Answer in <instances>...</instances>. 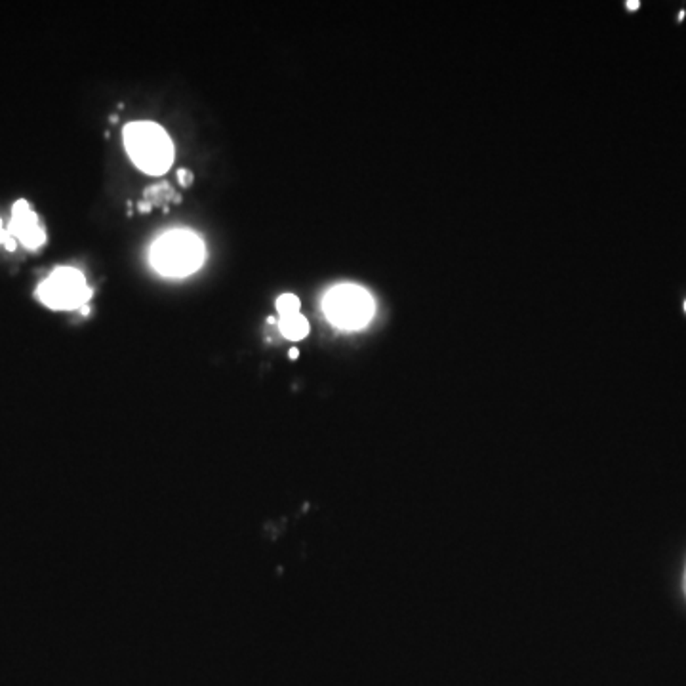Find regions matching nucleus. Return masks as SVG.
<instances>
[{
	"instance_id": "nucleus-10",
	"label": "nucleus",
	"mask_w": 686,
	"mask_h": 686,
	"mask_svg": "<svg viewBox=\"0 0 686 686\" xmlns=\"http://www.w3.org/2000/svg\"><path fill=\"white\" fill-rule=\"evenodd\" d=\"M10 237H12V235L8 233L6 229H4V225H2V220H0V242H2V245H6V240L10 239Z\"/></svg>"
},
{
	"instance_id": "nucleus-6",
	"label": "nucleus",
	"mask_w": 686,
	"mask_h": 686,
	"mask_svg": "<svg viewBox=\"0 0 686 686\" xmlns=\"http://www.w3.org/2000/svg\"><path fill=\"white\" fill-rule=\"evenodd\" d=\"M279 328H281L284 338H288V340H292V341H299L309 334V321H307L304 315H299V313H296V315L281 316V321H279Z\"/></svg>"
},
{
	"instance_id": "nucleus-7",
	"label": "nucleus",
	"mask_w": 686,
	"mask_h": 686,
	"mask_svg": "<svg viewBox=\"0 0 686 686\" xmlns=\"http://www.w3.org/2000/svg\"><path fill=\"white\" fill-rule=\"evenodd\" d=\"M299 307H301L299 298L294 296V294H282L281 298L277 299V311L281 313V316L296 315V313H299Z\"/></svg>"
},
{
	"instance_id": "nucleus-5",
	"label": "nucleus",
	"mask_w": 686,
	"mask_h": 686,
	"mask_svg": "<svg viewBox=\"0 0 686 686\" xmlns=\"http://www.w3.org/2000/svg\"><path fill=\"white\" fill-rule=\"evenodd\" d=\"M8 233L16 237L29 250H36L46 242V231L42 229L38 215L31 210V204L27 200H18L14 204Z\"/></svg>"
},
{
	"instance_id": "nucleus-2",
	"label": "nucleus",
	"mask_w": 686,
	"mask_h": 686,
	"mask_svg": "<svg viewBox=\"0 0 686 686\" xmlns=\"http://www.w3.org/2000/svg\"><path fill=\"white\" fill-rule=\"evenodd\" d=\"M203 262V240L191 231H170L151 246V263L164 277H187Z\"/></svg>"
},
{
	"instance_id": "nucleus-11",
	"label": "nucleus",
	"mask_w": 686,
	"mask_h": 686,
	"mask_svg": "<svg viewBox=\"0 0 686 686\" xmlns=\"http://www.w3.org/2000/svg\"><path fill=\"white\" fill-rule=\"evenodd\" d=\"M638 6H641V2H638V0H631V2H626V8H627V10H631V12H635V10H638Z\"/></svg>"
},
{
	"instance_id": "nucleus-8",
	"label": "nucleus",
	"mask_w": 686,
	"mask_h": 686,
	"mask_svg": "<svg viewBox=\"0 0 686 686\" xmlns=\"http://www.w3.org/2000/svg\"><path fill=\"white\" fill-rule=\"evenodd\" d=\"M145 197H147V198L153 197V200H151V206H153V203L162 204V203H166V198L172 197V189H170V186H168V183H161V186L149 187V189H147V193H145Z\"/></svg>"
},
{
	"instance_id": "nucleus-13",
	"label": "nucleus",
	"mask_w": 686,
	"mask_h": 686,
	"mask_svg": "<svg viewBox=\"0 0 686 686\" xmlns=\"http://www.w3.org/2000/svg\"><path fill=\"white\" fill-rule=\"evenodd\" d=\"M151 208H153V206H151V203H147V200L139 203V212H149Z\"/></svg>"
},
{
	"instance_id": "nucleus-14",
	"label": "nucleus",
	"mask_w": 686,
	"mask_h": 686,
	"mask_svg": "<svg viewBox=\"0 0 686 686\" xmlns=\"http://www.w3.org/2000/svg\"><path fill=\"white\" fill-rule=\"evenodd\" d=\"M288 355H290V358H292V360H296V358L299 357V351H298V349H290V353H288Z\"/></svg>"
},
{
	"instance_id": "nucleus-12",
	"label": "nucleus",
	"mask_w": 686,
	"mask_h": 686,
	"mask_svg": "<svg viewBox=\"0 0 686 686\" xmlns=\"http://www.w3.org/2000/svg\"><path fill=\"white\" fill-rule=\"evenodd\" d=\"M4 246H6V250H8V252H14V250H16V240H14V237H10V239L6 240V245H4Z\"/></svg>"
},
{
	"instance_id": "nucleus-15",
	"label": "nucleus",
	"mask_w": 686,
	"mask_h": 686,
	"mask_svg": "<svg viewBox=\"0 0 686 686\" xmlns=\"http://www.w3.org/2000/svg\"><path fill=\"white\" fill-rule=\"evenodd\" d=\"M685 16H686V12H685V10H682V12L679 14V21H682V19H685Z\"/></svg>"
},
{
	"instance_id": "nucleus-9",
	"label": "nucleus",
	"mask_w": 686,
	"mask_h": 686,
	"mask_svg": "<svg viewBox=\"0 0 686 686\" xmlns=\"http://www.w3.org/2000/svg\"><path fill=\"white\" fill-rule=\"evenodd\" d=\"M178 179H179V183H181V186L189 187V186H191V181H193V173L189 172V170H179Z\"/></svg>"
},
{
	"instance_id": "nucleus-1",
	"label": "nucleus",
	"mask_w": 686,
	"mask_h": 686,
	"mask_svg": "<svg viewBox=\"0 0 686 686\" xmlns=\"http://www.w3.org/2000/svg\"><path fill=\"white\" fill-rule=\"evenodd\" d=\"M124 147L132 162L149 176H162L173 162V145L162 126L130 122L124 128Z\"/></svg>"
},
{
	"instance_id": "nucleus-3",
	"label": "nucleus",
	"mask_w": 686,
	"mask_h": 686,
	"mask_svg": "<svg viewBox=\"0 0 686 686\" xmlns=\"http://www.w3.org/2000/svg\"><path fill=\"white\" fill-rule=\"evenodd\" d=\"M36 296L50 309L73 311L82 309L92 298V288L86 284L78 269L60 267L42 282Z\"/></svg>"
},
{
	"instance_id": "nucleus-16",
	"label": "nucleus",
	"mask_w": 686,
	"mask_h": 686,
	"mask_svg": "<svg viewBox=\"0 0 686 686\" xmlns=\"http://www.w3.org/2000/svg\"><path fill=\"white\" fill-rule=\"evenodd\" d=\"M685 313H686V301H685Z\"/></svg>"
},
{
	"instance_id": "nucleus-4",
	"label": "nucleus",
	"mask_w": 686,
	"mask_h": 686,
	"mask_svg": "<svg viewBox=\"0 0 686 686\" xmlns=\"http://www.w3.org/2000/svg\"><path fill=\"white\" fill-rule=\"evenodd\" d=\"M324 311L330 321L340 328H360L368 323L374 313V301L358 286L334 288L324 299Z\"/></svg>"
}]
</instances>
